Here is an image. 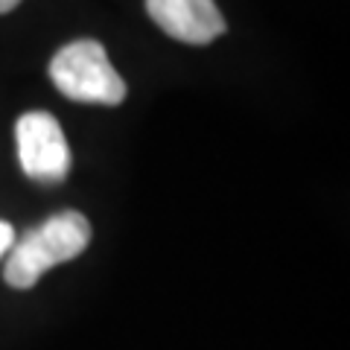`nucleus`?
<instances>
[{
	"instance_id": "1",
	"label": "nucleus",
	"mask_w": 350,
	"mask_h": 350,
	"mask_svg": "<svg viewBox=\"0 0 350 350\" xmlns=\"http://www.w3.org/2000/svg\"><path fill=\"white\" fill-rule=\"evenodd\" d=\"M88 243H91V222L79 211L56 213L12 243L6 254L3 278L12 289H29L41 280L44 271L79 257Z\"/></svg>"
},
{
	"instance_id": "2",
	"label": "nucleus",
	"mask_w": 350,
	"mask_h": 350,
	"mask_svg": "<svg viewBox=\"0 0 350 350\" xmlns=\"http://www.w3.org/2000/svg\"><path fill=\"white\" fill-rule=\"evenodd\" d=\"M50 79L73 103L120 105L126 100V82L114 70L111 59L100 41H70L53 56Z\"/></svg>"
},
{
	"instance_id": "3",
	"label": "nucleus",
	"mask_w": 350,
	"mask_h": 350,
	"mask_svg": "<svg viewBox=\"0 0 350 350\" xmlns=\"http://www.w3.org/2000/svg\"><path fill=\"white\" fill-rule=\"evenodd\" d=\"M18 161L27 178L59 184L70 172V146L59 120L47 111H27L15 123Z\"/></svg>"
},
{
	"instance_id": "4",
	"label": "nucleus",
	"mask_w": 350,
	"mask_h": 350,
	"mask_svg": "<svg viewBox=\"0 0 350 350\" xmlns=\"http://www.w3.org/2000/svg\"><path fill=\"white\" fill-rule=\"evenodd\" d=\"M146 12L170 38L196 47L211 44L228 29L213 0H146Z\"/></svg>"
},
{
	"instance_id": "5",
	"label": "nucleus",
	"mask_w": 350,
	"mask_h": 350,
	"mask_svg": "<svg viewBox=\"0 0 350 350\" xmlns=\"http://www.w3.org/2000/svg\"><path fill=\"white\" fill-rule=\"evenodd\" d=\"M12 243H15L12 225L0 219V260H6V254H9V248H12Z\"/></svg>"
},
{
	"instance_id": "6",
	"label": "nucleus",
	"mask_w": 350,
	"mask_h": 350,
	"mask_svg": "<svg viewBox=\"0 0 350 350\" xmlns=\"http://www.w3.org/2000/svg\"><path fill=\"white\" fill-rule=\"evenodd\" d=\"M21 3V0H0V15H6V12H12V9Z\"/></svg>"
}]
</instances>
